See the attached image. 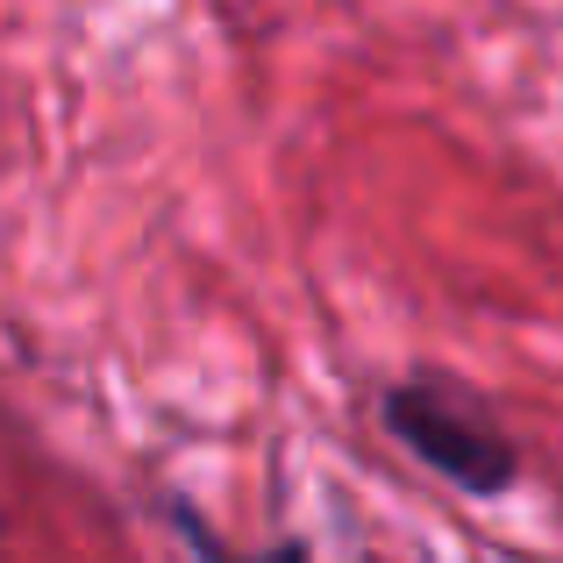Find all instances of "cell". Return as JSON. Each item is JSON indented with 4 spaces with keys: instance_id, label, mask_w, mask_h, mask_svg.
I'll use <instances>...</instances> for the list:
<instances>
[{
    "instance_id": "1",
    "label": "cell",
    "mask_w": 563,
    "mask_h": 563,
    "mask_svg": "<svg viewBox=\"0 0 563 563\" xmlns=\"http://www.w3.org/2000/svg\"><path fill=\"white\" fill-rule=\"evenodd\" d=\"M385 428L471 499H499L514 485L507 435L485 413H471L456 393H442V385H399V393H385Z\"/></svg>"
},
{
    "instance_id": "2",
    "label": "cell",
    "mask_w": 563,
    "mask_h": 563,
    "mask_svg": "<svg viewBox=\"0 0 563 563\" xmlns=\"http://www.w3.org/2000/svg\"><path fill=\"white\" fill-rule=\"evenodd\" d=\"M172 521H179V536L192 542V556H200V563H307V542H278V550H264V556H235L229 542H214V536H207V528L192 521L186 507L172 514Z\"/></svg>"
}]
</instances>
